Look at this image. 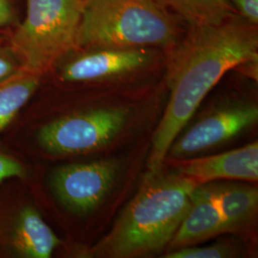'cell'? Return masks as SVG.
Listing matches in <instances>:
<instances>
[{"mask_svg":"<svg viewBox=\"0 0 258 258\" xmlns=\"http://www.w3.org/2000/svg\"><path fill=\"white\" fill-rule=\"evenodd\" d=\"M181 19L186 27L214 25L237 12L230 0H159Z\"/></svg>","mask_w":258,"mask_h":258,"instance_id":"cell-14","label":"cell"},{"mask_svg":"<svg viewBox=\"0 0 258 258\" xmlns=\"http://www.w3.org/2000/svg\"><path fill=\"white\" fill-rule=\"evenodd\" d=\"M198 184L179 173H148L110 232L93 248L94 256L131 258L163 250L190 207Z\"/></svg>","mask_w":258,"mask_h":258,"instance_id":"cell-2","label":"cell"},{"mask_svg":"<svg viewBox=\"0 0 258 258\" xmlns=\"http://www.w3.org/2000/svg\"><path fill=\"white\" fill-rule=\"evenodd\" d=\"M84 0H26V15L8 38L22 69L43 77L77 49Z\"/></svg>","mask_w":258,"mask_h":258,"instance_id":"cell-4","label":"cell"},{"mask_svg":"<svg viewBox=\"0 0 258 258\" xmlns=\"http://www.w3.org/2000/svg\"><path fill=\"white\" fill-rule=\"evenodd\" d=\"M4 242L12 254L21 258H49L61 240L32 206H24L13 216Z\"/></svg>","mask_w":258,"mask_h":258,"instance_id":"cell-10","label":"cell"},{"mask_svg":"<svg viewBox=\"0 0 258 258\" xmlns=\"http://www.w3.org/2000/svg\"><path fill=\"white\" fill-rule=\"evenodd\" d=\"M203 184L220 212L226 232L239 231L249 225L256 216L258 209L256 186L214 182Z\"/></svg>","mask_w":258,"mask_h":258,"instance_id":"cell-12","label":"cell"},{"mask_svg":"<svg viewBox=\"0 0 258 258\" xmlns=\"http://www.w3.org/2000/svg\"><path fill=\"white\" fill-rule=\"evenodd\" d=\"M226 233L220 212L204 184L195 187L188 212L169 242L173 249L190 247Z\"/></svg>","mask_w":258,"mask_h":258,"instance_id":"cell-11","label":"cell"},{"mask_svg":"<svg viewBox=\"0 0 258 258\" xmlns=\"http://www.w3.org/2000/svg\"><path fill=\"white\" fill-rule=\"evenodd\" d=\"M167 161L175 167L177 173L191 179L198 185L217 180L253 183L258 179L257 142L213 156Z\"/></svg>","mask_w":258,"mask_h":258,"instance_id":"cell-9","label":"cell"},{"mask_svg":"<svg viewBox=\"0 0 258 258\" xmlns=\"http://www.w3.org/2000/svg\"><path fill=\"white\" fill-rule=\"evenodd\" d=\"M186 29L159 0H84L77 49L149 48L169 54Z\"/></svg>","mask_w":258,"mask_h":258,"instance_id":"cell-3","label":"cell"},{"mask_svg":"<svg viewBox=\"0 0 258 258\" xmlns=\"http://www.w3.org/2000/svg\"><path fill=\"white\" fill-rule=\"evenodd\" d=\"M119 171V163L109 160L68 164L55 168L50 185L55 198L69 212L85 215L105 199Z\"/></svg>","mask_w":258,"mask_h":258,"instance_id":"cell-7","label":"cell"},{"mask_svg":"<svg viewBox=\"0 0 258 258\" xmlns=\"http://www.w3.org/2000/svg\"><path fill=\"white\" fill-rule=\"evenodd\" d=\"M257 120L254 103L227 105L204 117L180 138L177 137L168 148L166 160L188 158L219 146L252 126Z\"/></svg>","mask_w":258,"mask_h":258,"instance_id":"cell-8","label":"cell"},{"mask_svg":"<svg viewBox=\"0 0 258 258\" xmlns=\"http://www.w3.org/2000/svg\"><path fill=\"white\" fill-rule=\"evenodd\" d=\"M16 22V15L10 0H0V29L10 27Z\"/></svg>","mask_w":258,"mask_h":258,"instance_id":"cell-19","label":"cell"},{"mask_svg":"<svg viewBox=\"0 0 258 258\" xmlns=\"http://www.w3.org/2000/svg\"><path fill=\"white\" fill-rule=\"evenodd\" d=\"M42 77L25 70L0 81V131L16 119L37 92Z\"/></svg>","mask_w":258,"mask_h":258,"instance_id":"cell-13","label":"cell"},{"mask_svg":"<svg viewBox=\"0 0 258 258\" xmlns=\"http://www.w3.org/2000/svg\"><path fill=\"white\" fill-rule=\"evenodd\" d=\"M235 254L232 247L226 244H214L207 247H185L173 249L166 258H226Z\"/></svg>","mask_w":258,"mask_h":258,"instance_id":"cell-15","label":"cell"},{"mask_svg":"<svg viewBox=\"0 0 258 258\" xmlns=\"http://www.w3.org/2000/svg\"><path fill=\"white\" fill-rule=\"evenodd\" d=\"M253 60H258V25L238 14L219 24L187 27L167 56L170 95L153 135L148 173L162 170L168 148L224 75Z\"/></svg>","mask_w":258,"mask_h":258,"instance_id":"cell-1","label":"cell"},{"mask_svg":"<svg viewBox=\"0 0 258 258\" xmlns=\"http://www.w3.org/2000/svg\"><path fill=\"white\" fill-rule=\"evenodd\" d=\"M22 70L19 59L11 49L8 39L0 38V81Z\"/></svg>","mask_w":258,"mask_h":258,"instance_id":"cell-16","label":"cell"},{"mask_svg":"<svg viewBox=\"0 0 258 258\" xmlns=\"http://www.w3.org/2000/svg\"><path fill=\"white\" fill-rule=\"evenodd\" d=\"M168 53L157 49H76L53 68L64 84H111L134 82L166 67Z\"/></svg>","mask_w":258,"mask_h":258,"instance_id":"cell-5","label":"cell"},{"mask_svg":"<svg viewBox=\"0 0 258 258\" xmlns=\"http://www.w3.org/2000/svg\"><path fill=\"white\" fill-rule=\"evenodd\" d=\"M129 110L106 107L62 116L38 130V145L53 155H77L107 146L124 128Z\"/></svg>","mask_w":258,"mask_h":258,"instance_id":"cell-6","label":"cell"},{"mask_svg":"<svg viewBox=\"0 0 258 258\" xmlns=\"http://www.w3.org/2000/svg\"><path fill=\"white\" fill-rule=\"evenodd\" d=\"M26 168L15 157L0 150V184L13 178H23Z\"/></svg>","mask_w":258,"mask_h":258,"instance_id":"cell-17","label":"cell"},{"mask_svg":"<svg viewBox=\"0 0 258 258\" xmlns=\"http://www.w3.org/2000/svg\"><path fill=\"white\" fill-rule=\"evenodd\" d=\"M230 2L243 19L258 25V0H230Z\"/></svg>","mask_w":258,"mask_h":258,"instance_id":"cell-18","label":"cell"}]
</instances>
